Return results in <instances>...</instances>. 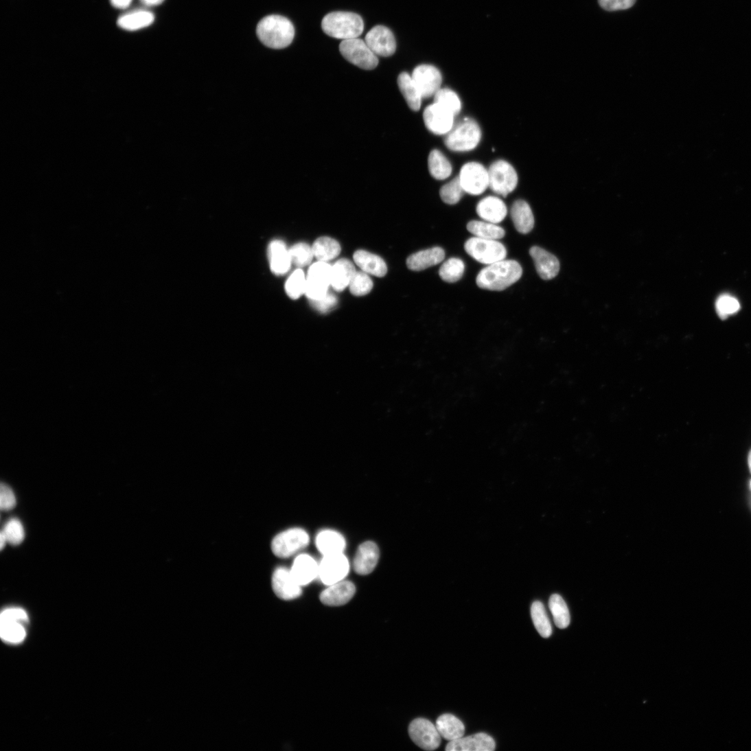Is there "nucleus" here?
<instances>
[{
	"instance_id": "obj_53",
	"label": "nucleus",
	"mask_w": 751,
	"mask_h": 751,
	"mask_svg": "<svg viewBox=\"0 0 751 751\" xmlns=\"http://www.w3.org/2000/svg\"><path fill=\"white\" fill-rule=\"evenodd\" d=\"M748 467H749V470H750V472H751V451L750 452V453H749V454H748Z\"/></svg>"
},
{
	"instance_id": "obj_45",
	"label": "nucleus",
	"mask_w": 751,
	"mask_h": 751,
	"mask_svg": "<svg viewBox=\"0 0 751 751\" xmlns=\"http://www.w3.org/2000/svg\"><path fill=\"white\" fill-rule=\"evenodd\" d=\"M2 532L8 543L12 545L21 544L25 538L24 527L18 519H12L8 522Z\"/></svg>"
},
{
	"instance_id": "obj_34",
	"label": "nucleus",
	"mask_w": 751,
	"mask_h": 751,
	"mask_svg": "<svg viewBox=\"0 0 751 751\" xmlns=\"http://www.w3.org/2000/svg\"><path fill=\"white\" fill-rule=\"evenodd\" d=\"M467 229L474 237L483 239L498 240L505 236L502 227L486 221H471L467 224Z\"/></svg>"
},
{
	"instance_id": "obj_1",
	"label": "nucleus",
	"mask_w": 751,
	"mask_h": 751,
	"mask_svg": "<svg viewBox=\"0 0 751 751\" xmlns=\"http://www.w3.org/2000/svg\"><path fill=\"white\" fill-rule=\"evenodd\" d=\"M522 275V266L517 261L505 259L484 268L476 282L481 289L502 291L519 281Z\"/></svg>"
},
{
	"instance_id": "obj_3",
	"label": "nucleus",
	"mask_w": 751,
	"mask_h": 751,
	"mask_svg": "<svg viewBox=\"0 0 751 751\" xmlns=\"http://www.w3.org/2000/svg\"><path fill=\"white\" fill-rule=\"evenodd\" d=\"M321 28L328 36L344 41L360 36L364 30V22L357 14L336 12L323 19Z\"/></svg>"
},
{
	"instance_id": "obj_21",
	"label": "nucleus",
	"mask_w": 751,
	"mask_h": 751,
	"mask_svg": "<svg viewBox=\"0 0 751 751\" xmlns=\"http://www.w3.org/2000/svg\"><path fill=\"white\" fill-rule=\"evenodd\" d=\"M380 558V550L377 544L367 542L360 545L356 553L354 568L356 573L366 575L377 566Z\"/></svg>"
},
{
	"instance_id": "obj_2",
	"label": "nucleus",
	"mask_w": 751,
	"mask_h": 751,
	"mask_svg": "<svg viewBox=\"0 0 751 751\" xmlns=\"http://www.w3.org/2000/svg\"><path fill=\"white\" fill-rule=\"evenodd\" d=\"M257 34L268 47L284 49L293 41L295 30L292 22L286 17L271 15L264 18L257 25Z\"/></svg>"
},
{
	"instance_id": "obj_49",
	"label": "nucleus",
	"mask_w": 751,
	"mask_h": 751,
	"mask_svg": "<svg viewBox=\"0 0 751 751\" xmlns=\"http://www.w3.org/2000/svg\"><path fill=\"white\" fill-rule=\"evenodd\" d=\"M0 621H18L25 624L28 622V616L21 608H9L3 612Z\"/></svg>"
},
{
	"instance_id": "obj_42",
	"label": "nucleus",
	"mask_w": 751,
	"mask_h": 751,
	"mask_svg": "<svg viewBox=\"0 0 751 751\" xmlns=\"http://www.w3.org/2000/svg\"><path fill=\"white\" fill-rule=\"evenodd\" d=\"M465 191L461 185L459 177L455 178L450 183L445 185L440 191V195L446 203L455 205L463 197Z\"/></svg>"
},
{
	"instance_id": "obj_25",
	"label": "nucleus",
	"mask_w": 751,
	"mask_h": 751,
	"mask_svg": "<svg viewBox=\"0 0 751 751\" xmlns=\"http://www.w3.org/2000/svg\"><path fill=\"white\" fill-rule=\"evenodd\" d=\"M290 571L295 581L302 586L319 576V566L310 556L301 555L295 559Z\"/></svg>"
},
{
	"instance_id": "obj_54",
	"label": "nucleus",
	"mask_w": 751,
	"mask_h": 751,
	"mask_svg": "<svg viewBox=\"0 0 751 751\" xmlns=\"http://www.w3.org/2000/svg\"><path fill=\"white\" fill-rule=\"evenodd\" d=\"M750 487H751V483H750Z\"/></svg>"
},
{
	"instance_id": "obj_8",
	"label": "nucleus",
	"mask_w": 751,
	"mask_h": 751,
	"mask_svg": "<svg viewBox=\"0 0 751 751\" xmlns=\"http://www.w3.org/2000/svg\"><path fill=\"white\" fill-rule=\"evenodd\" d=\"M488 171L489 187L496 194L506 197L517 187V173L506 161H497Z\"/></svg>"
},
{
	"instance_id": "obj_32",
	"label": "nucleus",
	"mask_w": 751,
	"mask_h": 751,
	"mask_svg": "<svg viewBox=\"0 0 751 751\" xmlns=\"http://www.w3.org/2000/svg\"><path fill=\"white\" fill-rule=\"evenodd\" d=\"M312 249L316 259L325 262L335 259L341 252L338 242L329 237H321L316 240Z\"/></svg>"
},
{
	"instance_id": "obj_33",
	"label": "nucleus",
	"mask_w": 751,
	"mask_h": 751,
	"mask_svg": "<svg viewBox=\"0 0 751 751\" xmlns=\"http://www.w3.org/2000/svg\"><path fill=\"white\" fill-rule=\"evenodd\" d=\"M429 172L437 180L443 181L449 178L452 172L450 161L439 150H434L428 159Z\"/></svg>"
},
{
	"instance_id": "obj_39",
	"label": "nucleus",
	"mask_w": 751,
	"mask_h": 751,
	"mask_svg": "<svg viewBox=\"0 0 751 751\" xmlns=\"http://www.w3.org/2000/svg\"><path fill=\"white\" fill-rule=\"evenodd\" d=\"M0 633L2 638L10 643H19L26 636L24 623L18 621H0Z\"/></svg>"
},
{
	"instance_id": "obj_44",
	"label": "nucleus",
	"mask_w": 751,
	"mask_h": 751,
	"mask_svg": "<svg viewBox=\"0 0 751 751\" xmlns=\"http://www.w3.org/2000/svg\"><path fill=\"white\" fill-rule=\"evenodd\" d=\"M716 310L719 317L725 319L740 310V303L735 297L722 294L716 301Z\"/></svg>"
},
{
	"instance_id": "obj_12",
	"label": "nucleus",
	"mask_w": 751,
	"mask_h": 751,
	"mask_svg": "<svg viewBox=\"0 0 751 751\" xmlns=\"http://www.w3.org/2000/svg\"><path fill=\"white\" fill-rule=\"evenodd\" d=\"M365 41L377 56L391 57L396 51L397 45L393 33L383 25L373 27L366 34Z\"/></svg>"
},
{
	"instance_id": "obj_4",
	"label": "nucleus",
	"mask_w": 751,
	"mask_h": 751,
	"mask_svg": "<svg viewBox=\"0 0 751 751\" xmlns=\"http://www.w3.org/2000/svg\"><path fill=\"white\" fill-rule=\"evenodd\" d=\"M481 138V131L478 125L472 119H465L454 125L446 135L445 143L452 151L466 152L474 149Z\"/></svg>"
},
{
	"instance_id": "obj_51",
	"label": "nucleus",
	"mask_w": 751,
	"mask_h": 751,
	"mask_svg": "<svg viewBox=\"0 0 751 751\" xmlns=\"http://www.w3.org/2000/svg\"><path fill=\"white\" fill-rule=\"evenodd\" d=\"M165 0H141V2L146 6L153 7L162 4Z\"/></svg>"
},
{
	"instance_id": "obj_29",
	"label": "nucleus",
	"mask_w": 751,
	"mask_h": 751,
	"mask_svg": "<svg viewBox=\"0 0 751 751\" xmlns=\"http://www.w3.org/2000/svg\"><path fill=\"white\" fill-rule=\"evenodd\" d=\"M154 15L146 10H135L122 15L117 21L119 27L129 32L138 31L151 25Z\"/></svg>"
},
{
	"instance_id": "obj_23",
	"label": "nucleus",
	"mask_w": 751,
	"mask_h": 751,
	"mask_svg": "<svg viewBox=\"0 0 751 751\" xmlns=\"http://www.w3.org/2000/svg\"><path fill=\"white\" fill-rule=\"evenodd\" d=\"M272 272L277 276H283L290 269L292 260L290 250L281 240H275L268 248Z\"/></svg>"
},
{
	"instance_id": "obj_14",
	"label": "nucleus",
	"mask_w": 751,
	"mask_h": 751,
	"mask_svg": "<svg viewBox=\"0 0 751 751\" xmlns=\"http://www.w3.org/2000/svg\"><path fill=\"white\" fill-rule=\"evenodd\" d=\"M411 76L423 98L431 97L441 89L442 76L434 66L419 65L414 69Z\"/></svg>"
},
{
	"instance_id": "obj_9",
	"label": "nucleus",
	"mask_w": 751,
	"mask_h": 751,
	"mask_svg": "<svg viewBox=\"0 0 751 751\" xmlns=\"http://www.w3.org/2000/svg\"><path fill=\"white\" fill-rule=\"evenodd\" d=\"M309 543L308 534L302 529L294 528L278 534L273 541L272 550L280 558H288Z\"/></svg>"
},
{
	"instance_id": "obj_24",
	"label": "nucleus",
	"mask_w": 751,
	"mask_h": 751,
	"mask_svg": "<svg viewBox=\"0 0 751 751\" xmlns=\"http://www.w3.org/2000/svg\"><path fill=\"white\" fill-rule=\"evenodd\" d=\"M355 263L362 272L374 277L382 278L388 273L385 261L380 256L364 250H358L354 254Z\"/></svg>"
},
{
	"instance_id": "obj_19",
	"label": "nucleus",
	"mask_w": 751,
	"mask_h": 751,
	"mask_svg": "<svg viewBox=\"0 0 751 751\" xmlns=\"http://www.w3.org/2000/svg\"><path fill=\"white\" fill-rule=\"evenodd\" d=\"M356 593L354 584L349 581H340L332 584L320 595V601L328 606H341L347 604Z\"/></svg>"
},
{
	"instance_id": "obj_20",
	"label": "nucleus",
	"mask_w": 751,
	"mask_h": 751,
	"mask_svg": "<svg viewBox=\"0 0 751 751\" xmlns=\"http://www.w3.org/2000/svg\"><path fill=\"white\" fill-rule=\"evenodd\" d=\"M476 212L483 220L498 224L507 217V207L500 198L487 196L478 203Z\"/></svg>"
},
{
	"instance_id": "obj_46",
	"label": "nucleus",
	"mask_w": 751,
	"mask_h": 751,
	"mask_svg": "<svg viewBox=\"0 0 751 751\" xmlns=\"http://www.w3.org/2000/svg\"><path fill=\"white\" fill-rule=\"evenodd\" d=\"M16 505V499L13 491L8 485L2 484L0 489V507L2 510H12Z\"/></svg>"
},
{
	"instance_id": "obj_35",
	"label": "nucleus",
	"mask_w": 751,
	"mask_h": 751,
	"mask_svg": "<svg viewBox=\"0 0 751 751\" xmlns=\"http://www.w3.org/2000/svg\"><path fill=\"white\" fill-rule=\"evenodd\" d=\"M531 616L533 625L540 634L544 638L550 637L553 632L552 625L542 603L535 601L532 604Z\"/></svg>"
},
{
	"instance_id": "obj_5",
	"label": "nucleus",
	"mask_w": 751,
	"mask_h": 751,
	"mask_svg": "<svg viewBox=\"0 0 751 751\" xmlns=\"http://www.w3.org/2000/svg\"><path fill=\"white\" fill-rule=\"evenodd\" d=\"M343 58L351 64L366 71L378 67L379 59L368 46L365 41L360 38L344 40L339 46Z\"/></svg>"
},
{
	"instance_id": "obj_52",
	"label": "nucleus",
	"mask_w": 751,
	"mask_h": 751,
	"mask_svg": "<svg viewBox=\"0 0 751 751\" xmlns=\"http://www.w3.org/2000/svg\"><path fill=\"white\" fill-rule=\"evenodd\" d=\"M6 543H8V542H7V540L5 538V536L4 533L3 532H1V535H0V546H1V549L4 548Z\"/></svg>"
},
{
	"instance_id": "obj_38",
	"label": "nucleus",
	"mask_w": 751,
	"mask_h": 751,
	"mask_svg": "<svg viewBox=\"0 0 751 751\" xmlns=\"http://www.w3.org/2000/svg\"><path fill=\"white\" fill-rule=\"evenodd\" d=\"M435 102L443 106L454 117L461 111V102L459 97L450 89H441L435 95Z\"/></svg>"
},
{
	"instance_id": "obj_28",
	"label": "nucleus",
	"mask_w": 751,
	"mask_h": 751,
	"mask_svg": "<svg viewBox=\"0 0 751 751\" xmlns=\"http://www.w3.org/2000/svg\"><path fill=\"white\" fill-rule=\"evenodd\" d=\"M355 266L347 259H340L332 266L331 286L336 292H342L347 288L356 273Z\"/></svg>"
},
{
	"instance_id": "obj_30",
	"label": "nucleus",
	"mask_w": 751,
	"mask_h": 751,
	"mask_svg": "<svg viewBox=\"0 0 751 751\" xmlns=\"http://www.w3.org/2000/svg\"><path fill=\"white\" fill-rule=\"evenodd\" d=\"M397 83L410 108L415 112L419 111L423 97L412 76L404 72L399 76Z\"/></svg>"
},
{
	"instance_id": "obj_6",
	"label": "nucleus",
	"mask_w": 751,
	"mask_h": 751,
	"mask_svg": "<svg viewBox=\"0 0 751 751\" xmlns=\"http://www.w3.org/2000/svg\"><path fill=\"white\" fill-rule=\"evenodd\" d=\"M464 248L466 253L475 260L487 265L505 259L507 255V249L498 240L477 237L467 240Z\"/></svg>"
},
{
	"instance_id": "obj_31",
	"label": "nucleus",
	"mask_w": 751,
	"mask_h": 751,
	"mask_svg": "<svg viewBox=\"0 0 751 751\" xmlns=\"http://www.w3.org/2000/svg\"><path fill=\"white\" fill-rule=\"evenodd\" d=\"M436 726L440 735L449 741L460 739L465 733L464 724L451 714H445L439 717Z\"/></svg>"
},
{
	"instance_id": "obj_43",
	"label": "nucleus",
	"mask_w": 751,
	"mask_h": 751,
	"mask_svg": "<svg viewBox=\"0 0 751 751\" xmlns=\"http://www.w3.org/2000/svg\"><path fill=\"white\" fill-rule=\"evenodd\" d=\"M290 255L292 263L297 267L310 264L314 257L312 247L302 242L294 245L290 249Z\"/></svg>"
},
{
	"instance_id": "obj_7",
	"label": "nucleus",
	"mask_w": 751,
	"mask_h": 751,
	"mask_svg": "<svg viewBox=\"0 0 751 751\" xmlns=\"http://www.w3.org/2000/svg\"><path fill=\"white\" fill-rule=\"evenodd\" d=\"M332 266L327 262H317L309 268L306 277L305 294L309 300L325 298L332 284Z\"/></svg>"
},
{
	"instance_id": "obj_26",
	"label": "nucleus",
	"mask_w": 751,
	"mask_h": 751,
	"mask_svg": "<svg viewBox=\"0 0 751 751\" xmlns=\"http://www.w3.org/2000/svg\"><path fill=\"white\" fill-rule=\"evenodd\" d=\"M316 546L324 556L343 553L346 542L343 536L332 530H325L316 536Z\"/></svg>"
},
{
	"instance_id": "obj_48",
	"label": "nucleus",
	"mask_w": 751,
	"mask_h": 751,
	"mask_svg": "<svg viewBox=\"0 0 751 751\" xmlns=\"http://www.w3.org/2000/svg\"><path fill=\"white\" fill-rule=\"evenodd\" d=\"M312 306L321 313L328 312L334 309L338 304L337 297L332 294L327 295L320 300H310Z\"/></svg>"
},
{
	"instance_id": "obj_11",
	"label": "nucleus",
	"mask_w": 751,
	"mask_h": 751,
	"mask_svg": "<svg viewBox=\"0 0 751 751\" xmlns=\"http://www.w3.org/2000/svg\"><path fill=\"white\" fill-rule=\"evenodd\" d=\"M408 733L413 741L426 750L437 749L441 743V735L431 721L425 719H416L411 722Z\"/></svg>"
},
{
	"instance_id": "obj_13",
	"label": "nucleus",
	"mask_w": 751,
	"mask_h": 751,
	"mask_svg": "<svg viewBox=\"0 0 751 751\" xmlns=\"http://www.w3.org/2000/svg\"><path fill=\"white\" fill-rule=\"evenodd\" d=\"M349 570L348 559L343 553L325 556L319 566V577L326 585L343 581Z\"/></svg>"
},
{
	"instance_id": "obj_18",
	"label": "nucleus",
	"mask_w": 751,
	"mask_h": 751,
	"mask_svg": "<svg viewBox=\"0 0 751 751\" xmlns=\"http://www.w3.org/2000/svg\"><path fill=\"white\" fill-rule=\"evenodd\" d=\"M496 748L494 739L486 733H477L450 741L448 751H494Z\"/></svg>"
},
{
	"instance_id": "obj_47",
	"label": "nucleus",
	"mask_w": 751,
	"mask_h": 751,
	"mask_svg": "<svg viewBox=\"0 0 751 751\" xmlns=\"http://www.w3.org/2000/svg\"><path fill=\"white\" fill-rule=\"evenodd\" d=\"M599 5L605 10L614 12L632 8L636 0H599Z\"/></svg>"
},
{
	"instance_id": "obj_40",
	"label": "nucleus",
	"mask_w": 751,
	"mask_h": 751,
	"mask_svg": "<svg viewBox=\"0 0 751 751\" xmlns=\"http://www.w3.org/2000/svg\"><path fill=\"white\" fill-rule=\"evenodd\" d=\"M306 278L304 273L301 269L294 271L286 284V291L288 296L293 300L298 299L305 294Z\"/></svg>"
},
{
	"instance_id": "obj_10",
	"label": "nucleus",
	"mask_w": 751,
	"mask_h": 751,
	"mask_svg": "<svg viewBox=\"0 0 751 751\" xmlns=\"http://www.w3.org/2000/svg\"><path fill=\"white\" fill-rule=\"evenodd\" d=\"M459 178L465 192L471 195H480L489 187V171L477 163L465 164Z\"/></svg>"
},
{
	"instance_id": "obj_17",
	"label": "nucleus",
	"mask_w": 751,
	"mask_h": 751,
	"mask_svg": "<svg viewBox=\"0 0 751 751\" xmlns=\"http://www.w3.org/2000/svg\"><path fill=\"white\" fill-rule=\"evenodd\" d=\"M535 270L540 277L546 281L555 278L560 270V263L556 256L539 246H533L529 250Z\"/></svg>"
},
{
	"instance_id": "obj_50",
	"label": "nucleus",
	"mask_w": 751,
	"mask_h": 751,
	"mask_svg": "<svg viewBox=\"0 0 751 751\" xmlns=\"http://www.w3.org/2000/svg\"><path fill=\"white\" fill-rule=\"evenodd\" d=\"M111 5L119 10H126L130 7L132 0H111Z\"/></svg>"
},
{
	"instance_id": "obj_15",
	"label": "nucleus",
	"mask_w": 751,
	"mask_h": 751,
	"mask_svg": "<svg viewBox=\"0 0 751 751\" xmlns=\"http://www.w3.org/2000/svg\"><path fill=\"white\" fill-rule=\"evenodd\" d=\"M423 118L427 129L435 135H447L454 126V116L435 102L426 107Z\"/></svg>"
},
{
	"instance_id": "obj_27",
	"label": "nucleus",
	"mask_w": 751,
	"mask_h": 751,
	"mask_svg": "<svg viewBox=\"0 0 751 751\" xmlns=\"http://www.w3.org/2000/svg\"><path fill=\"white\" fill-rule=\"evenodd\" d=\"M511 217L516 229L522 234L530 233L534 226V218L529 204L522 200L514 202L511 208Z\"/></svg>"
},
{
	"instance_id": "obj_22",
	"label": "nucleus",
	"mask_w": 751,
	"mask_h": 751,
	"mask_svg": "<svg viewBox=\"0 0 751 751\" xmlns=\"http://www.w3.org/2000/svg\"><path fill=\"white\" fill-rule=\"evenodd\" d=\"M446 257L445 251L441 247H433L417 252L408 257L406 261L409 270L419 272L437 265Z\"/></svg>"
},
{
	"instance_id": "obj_41",
	"label": "nucleus",
	"mask_w": 751,
	"mask_h": 751,
	"mask_svg": "<svg viewBox=\"0 0 751 751\" xmlns=\"http://www.w3.org/2000/svg\"><path fill=\"white\" fill-rule=\"evenodd\" d=\"M349 286L353 295L362 297L371 291L373 284L368 274L362 271L356 272Z\"/></svg>"
},
{
	"instance_id": "obj_36",
	"label": "nucleus",
	"mask_w": 751,
	"mask_h": 751,
	"mask_svg": "<svg viewBox=\"0 0 751 751\" xmlns=\"http://www.w3.org/2000/svg\"><path fill=\"white\" fill-rule=\"evenodd\" d=\"M549 608L555 625L560 629L568 627L570 623L568 608L564 600L558 594L553 595L549 601Z\"/></svg>"
},
{
	"instance_id": "obj_16",
	"label": "nucleus",
	"mask_w": 751,
	"mask_h": 751,
	"mask_svg": "<svg viewBox=\"0 0 751 751\" xmlns=\"http://www.w3.org/2000/svg\"><path fill=\"white\" fill-rule=\"evenodd\" d=\"M273 587L275 594L284 601L296 599L302 594L301 586L295 581L291 571L284 568H277L274 573Z\"/></svg>"
},
{
	"instance_id": "obj_37",
	"label": "nucleus",
	"mask_w": 751,
	"mask_h": 751,
	"mask_svg": "<svg viewBox=\"0 0 751 751\" xmlns=\"http://www.w3.org/2000/svg\"><path fill=\"white\" fill-rule=\"evenodd\" d=\"M465 264L463 260L452 257L446 260L441 266L439 275L443 281L449 284L459 281L463 276Z\"/></svg>"
}]
</instances>
